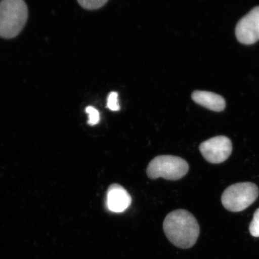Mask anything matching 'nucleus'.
I'll list each match as a JSON object with an SVG mask.
<instances>
[{
  "instance_id": "f257e3e1",
  "label": "nucleus",
  "mask_w": 259,
  "mask_h": 259,
  "mask_svg": "<svg viewBox=\"0 0 259 259\" xmlns=\"http://www.w3.org/2000/svg\"><path fill=\"white\" fill-rule=\"evenodd\" d=\"M163 231L171 244L187 249L196 244L200 227L192 213L185 209H178L167 215L163 222Z\"/></svg>"
},
{
  "instance_id": "f03ea898",
  "label": "nucleus",
  "mask_w": 259,
  "mask_h": 259,
  "mask_svg": "<svg viewBox=\"0 0 259 259\" xmlns=\"http://www.w3.org/2000/svg\"><path fill=\"white\" fill-rule=\"evenodd\" d=\"M28 17L27 6L23 0L0 2V37L9 39L17 36Z\"/></svg>"
},
{
  "instance_id": "7ed1b4c3",
  "label": "nucleus",
  "mask_w": 259,
  "mask_h": 259,
  "mask_svg": "<svg viewBox=\"0 0 259 259\" xmlns=\"http://www.w3.org/2000/svg\"><path fill=\"white\" fill-rule=\"evenodd\" d=\"M189 165L180 157L174 155H159L153 158L147 169V174L151 180L162 178L164 180L177 181L185 177Z\"/></svg>"
},
{
  "instance_id": "20e7f679",
  "label": "nucleus",
  "mask_w": 259,
  "mask_h": 259,
  "mask_svg": "<svg viewBox=\"0 0 259 259\" xmlns=\"http://www.w3.org/2000/svg\"><path fill=\"white\" fill-rule=\"evenodd\" d=\"M259 190L256 184L239 183L228 187L222 196L223 206L229 211L238 212L248 208L257 199Z\"/></svg>"
},
{
  "instance_id": "39448f33",
  "label": "nucleus",
  "mask_w": 259,
  "mask_h": 259,
  "mask_svg": "<svg viewBox=\"0 0 259 259\" xmlns=\"http://www.w3.org/2000/svg\"><path fill=\"white\" fill-rule=\"evenodd\" d=\"M199 150L204 158L209 163H222L231 155L232 142L225 136H218L202 142L199 146Z\"/></svg>"
},
{
  "instance_id": "423d86ee",
  "label": "nucleus",
  "mask_w": 259,
  "mask_h": 259,
  "mask_svg": "<svg viewBox=\"0 0 259 259\" xmlns=\"http://www.w3.org/2000/svg\"><path fill=\"white\" fill-rule=\"evenodd\" d=\"M235 35L241 44L250 45L259 40V6L254 8L238 22Z\"/></svg>"
},
{
  "instance_id": "0eeeda50",
  "label": "nucleus",
  "mask_w": 259,
  "mask_h": 259,
  "mask_svg": "<svg viewBox=\"0 0 259 259\" xmlns=\"http://www.w3.org/2000/svg\"><path fill=\"white\" fill-rule=\"evenodd\" d=\"M106 202L109 210L120 213L131 206L132 197L124 187L118 184H113L107 191Z\"/></svg>"
},
{
  "instance_id": "6e6552de",
  "label": "nucleus",
  "mask_w": 259,
  "mask_h": 259,
  "mask_svg": "<svg viewBox=\"0 0 259 259\" xmlns=\"http://www.w3.org/2000/svg\"><path fill=\"white\" fill-rule=\"evenodd\" d=\"M193 101L210 111H223L226 108V101L222 96L206 91H195L192 95Z\"/></svg>"
},
{
  "instance_id": "1a4fd4ad",
  "label": "nucleus",
  "mask_w": 259,
  "mask_h": 259,
  "mask_svg": "<svg viewBox=\"0 0 259 259\" xmlns=\"http://www.w3.org/2000/svg\"><path fill=\"white\" fill-rule=\"evenodd\" d=\"M79 4L84 9L88 10H95L103 7L106 3L107 0H79Z\"/></svg>"
},
{
  "instance_id": "9d476101",
  "label": "nucleus",
  "mask_w": 259,
  "mask_h": 259,
  "mask_svg": "<svg viewBox=\"0 0 259 259\" xmlns=\"http://www.w3.org/2000/svg\"><path fill=\"white\" fill-rule=\"evenodd\" d=\"M107 108L112 111H118L120 109L117 93L113 92L109 93L107 99Z\"/></svg>"
},
{
  "instance_id": "9b49d317",
  "label": "nucleus",
  "mask_w": 259,
  "mask_h": 259,
  "mask_svg": "<svg viewBox=\"0 0 259 259\" xmlns=\"http://www.w3.org/2000/svg\"><path fill=\"white\" fill-rule=\"evenodd\" d=\"M85 112L89 114L88 124L90 125H95L100 122V113L93 106L87 107Z\"/></svg>"
},
{
  "instance_id": "f8f14e48",
  "label": "nucleus",
  "mask_w": 259,
  "mask_h": 259,
  "mask_svg": "<svg viewBox=\"0 0 259 259\" xmlns=\"http://www.w3.org/2000/svg\"><path fill=\"white\" fill-rule=\"evenodd\" d=\"M249 231L254 237H259V208L255 210L253 219L249 226Z\"/></svg>"
}]
</instances>
